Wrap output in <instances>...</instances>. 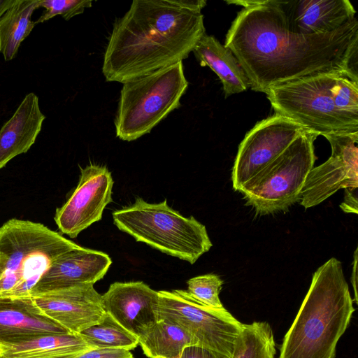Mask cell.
I'll use <instances>...</instances> for the list:
<instances>
[{"label": "cell", "mask_w": 358, "mask_h": 358, "mask_svg": "<svg viewBox=\"0 0 358 358\" xmlns=\"http://www.w3.org/2000/svg\"><path fill=\"white\" fill-rule=\"evenodd\" d=\"M242 6L224 45L238 59L250 88L272 87L319 74L341 73L358 82V21L330 33L292 31L273 0L227 1Z\"/></svg>", "instance_id": "cell-1"}, {"label": "cell", "mask_w": 358, "mask_h": 358, "mask_svg": "<svg viewBox=\"0 0 358 358\" xmlns=\"http://www.w3.org/2000/svg\"><path fill=\"white\" fill-rule=\"evenodd\" d=\"M203 0H135L113 25L103 54L108 82L125 83L188 57L206 33Z\"/></svg>", "instance_id": "cell-2"}, {"label": "cell", "mask_w": 358, "mask_h": 358, "mask_svg": "<svg viewBox=\"0 0 358 358\" xmlns=\"http://www.w3.org/2000/svg\"><path fill=\"white\" fill-rule=\"evenodd\" d=\"M342 264L331 258L313 273L278 358H335L355 310Z\"/></svg>", "instance_id": "cell-3"}, {"label": "cell", "mask_w": 358, "mask_h": 358, "mask_svg": "<svg viewBox=\"0 0 358 358\" xmlns=\"http://www.w3.org/2000/svg\"><path fill=\"white\" fill-rule=\"evenodd\" d=\"M78 246L41 223L9 220L0 227V295L30 296L53 262Z\"/></svg>", "instance_id": "cell-4"}, {"label": "cell", "mask_w": 358, "mask_h": 358, "mask_svg": "<svg viewBox=\"0 0 358 358\" xmlns=\"http://www.w3.org/2000/svg\"><path fill=\"white\" fill-rule=\"evenodd\" d=\"M112 215L114 224L136 241L191 264L213 245L206 227L193 216H182L166 199L150 203L137 197Z\"/></svg>", "instance_id": "cell-5"}, {"label": "cell", "mask_w": 358, "mask_h": 358, "mask_svg": "<svg viewBox=\"0 0 358 358\" xmlns=\"http://www.w3.org/2000/svg\"><path fill=\"white\" fill-rule=\"evenodd\" d=\"M188 85L182 62L124 83L114 120L116 136L132 141L150 133L181 106Z\"/></svg>", "instance_id": "cell-6"}, {"label": "cell", "mask_w": 358, "mask_h": 358, "mask_svg": "<svg viewBox=\"0 0 358 358\" xmlns=\"http://www.w3.org/2000/svg\"><path fill=\"white\" fill-rule=\"evenodd\" d=\"M337 74L341 73L303 78L272 87L266 94L276 113L317 136L358 132V119L340 110L332 99L331 88Z\"/></svg>", "instance_id": "cell-7"}, {"label": "cell", "mask_w": 358, "mask_h": 358, "mask_svg": "<svg viewBox=\"0 0 358 358\" xmlns=\"http://www.w3.org/2000/svg\"><path fill=\"white\" fill-rule=\"evenodd\" d=\"M317 135L303 131L241 192L257 214L286 210L299 201L307 175L314 167V141Z\"/></svg>", "instance_id": "cell-8"}, {"label": "cell", "mask_w": 358, "mask_h": 358, "mask_svg": "<svg viewBox=\"0 0 358 358\" xmlns=\"http://www.w3.org/2000/svg\"><path fill=\"white\" fill-rule=\"evenodd\" d=\"M159 320L176 324L191 334L199 345L231 358L243 323L224 308L205 306L187 291L158 292Z\"/></svg>", "instance_id": "cell-9"}, {"label": "cell", "mask_w": 358, "mask_h": 358, "mask_svg": "<svg viewBox=\"0 0 358 358\" xmlns=\"http://www.w3.org/2000/svg\"><path fill=\"white\" fill-rule=\"evenodd\" d=\"M303 131L299 124L276 113L258 122L239 144L231 173L234 189L241 192Z\"/></svg>", "instance_id": "cell-10"}, {"label": "cell", "mask_w": 358, "mask_h": 358, "mask_svg": "<svg viewBox=\"0 0 358 358\" xmlns=\"http://www.w3.org/2000/svg\"><path fill=\"white\" fill-rule=\"evenodd\" d=\"M323 136L330 143L331 155L307 175L299 199L305 208L321 203L340 189L358 187V132Z\"/></svg>", "instance_id": "cell-11"}, {"label": "cell", "mask_w": 358, "mask_h": 358, "mask_svg": "<svg viewBox=\"0 0 358 358\" xmlns=\"http://www.w3.org/2000/svg\"><path fill=\"white\" fill-rule=\"evenodd\" d=\"M80 169L76 188L57 208L54 218L59 231L73 238L101 220L104 208L112 202L114 183L106 166L91 164Z\"/></svg>", "instance_id": "cell-12"}, {"label": "cell", "mask_w": 358, "mask_h": 358, "mask_svg": "<svg viewBox=\"0 0 358 358\" xmlns=\"http://www.w3.org/2000/svg\"><path fill=\"white\" fill-rule=\"evenodd\" d=\"M101 302L106 313L138 340L159 321L158 292L141 281L111 284Z\"/></svg>", "instance_id": "cell-13"}, {"label": "cell", "mask_w": 358, "mask_h": 358, "mask_svg": "<svg viewBox=\"0 0 358 358\" xmlns=\"http://www.w3.org/2000/svg\"><path fill=\"white\" fill-rule=\"evenodd\" d=\"M32 298L47 316L74 334L99 323L106 313L101 295L92 284L80 285Z\"/></svg>", "instance_id": "cell-14"}, {"label": "cell", "mask_w": 358, "mask_h": 358, "mask_svg": "<svg viewBox=\"0 0 358 358\" xmlns=\"http://www.w3.org/2000/svg\"><path fill=\"white\" fill-rule=\"evenodd\" d=\"M106 253L78 245L59 256L30 292L31 297L83 284L94 285L108 271Z\"/></svg>", "instance_id": "cell-15"}, {"label": "cell", "mask_w": 358, "mask_h": 358, "mask_svg": "<svg viewBox=\"0 0 358 358\" xmlns=\"http://www.w3.org/2000/svg\"><path fill=\"white\" fill-rule=\"evenodd\" d=\"M70 333L47 316L31 296L0 295V348L33 338Z\"/></svg>", "instance_id": "cell-16"}, {"label": "cell", "mask_w": 358, "mask_h": 358, "mask_svg": "<svg viewBox=\"0 0 358 358\" xmlns=\"http://www.w3.org/2000/svg\"><path fill=\"white\" fill-rule=\"evenodd\" d=\"M289 28L303 35L333 32L355 18L348 0H273Z\"/></svg>", "instance_id": "cell-17"}, {"label": "cell", "mask_w": 358, "mask_h": 358, "mask_svg": "<svg viewBox=\"0 0 358 358\" xmlns=\"http://www.w3.org/2000/svg\"><path fill=\"white\" fill-rule=\"evenodd\" d=\"M45 119L38 97L34 92L27 94L13 115L0 129V169L15 157L29 150Z\"/></svg>", "instance_id": "cell-18"}, {"label": "cell", "mask_w": 358, "mask_h": 358, "mask_svg": "<svg viewBox=\"0 0 358 358\" xmlns=\"http://www.w3.org/2000/svg\"><path fill=\"white\" fill-rule=\"evenodd\" d=\"M192 52L201 66L210 67L217 74L226 98L250 88V80L238 59L213 36L205 33Z\"/></svg>", "instance_id": "cell-19"}, {"label": "cell", "mask_w": 358, "mask_h": 358, "mask_svg": "<svg viewBox=\"0 0 358 358\" xmlns=\"http://www.w3.org/2000/svg\"><path fill=\"white\" fill-rule=\"evenodd\" d=\"M1 349L4 358H76L92 348L79 334L70 332L43 336Z\"/></svg>", "instance_id": "cell-20"}, {"label": "cell", "mask_w": 358, "mask_h": 358, "mask_svg": "<svg viewBox=\"0 0 358 358\" xmlns=\"http://www.w3.org/2000/svg\"><path fill=\"white\" fill-rule=\"evenodd\" d=\"M39 0H15L0 17V53L6 62L14 59L22 42L36 23L31 20Z\"/></svg>", "instance_id": "cell-21"}, {"label": "cell", "mask_w": 358, "mask_h": 358, "mask_svg": "<svg viewBox=\"0 0 358 358\" xmlns=\"http://www.w3.org/2000/svg\"><path fill=\"white\" fill-rule=\"evenodd\" d=\"M138 343L150 358H175L185 347L199 345L187 330L164 320H159Z\"/></svg>", "instance_id": "cell-22"}, {"label": "cell", "mask_w": 358, "mask_h": 358, "mask_svg": "<svg viewBox=\"0 0 358 358\" xmlns=\"http://www.w3.org/2000/svg\"><path fill=\"white\" fill-rule=\"evenodd\" d=\"M275 342L266 322L243 324L235 340L231 358H274Z\"/></svg>", "instance_id": "cell-23"}, {"label": "cell", "mask_w": 358, "mask_h": 358, "mask_svg": "<svg viewBox=\"0 0 358 358\" xmlns=\"http://www.w3.org/2000/svg\"><path fill=\"white\" fill-rule=\"evenodd\" d=\"M92 348L134 349L138 338L117 322L108 313L99 323L79 333Z\"/></svg>", "instance_id": "cell-24"}, {"label": "cell", "mask_w": 358, "mask_h": 358, "mask_svg": "<svg viewBox=\"0 0 358 358\" xmlns=\"http://www.w3.org/2000/svg\"><path fill=\"white\" fill-rule=\"evenodd\" d=\"M187 284L189 295L201 304L213 308H224L219 296L223 280L217 275L196 276L188 280Z\"/></svg>", "instance_id": "cell-25"}, {"label": "cell", "mask_w": 358, "mask_h": 358, "mask_svg": "<svg viewBox=\"0 0 358 358\" xmlns=\"http://www.w3.org/2000/svg\"><path fill=\"white\" fill-rule=\"evenodd\" d=\"M336 106L351 117L358 119V82L346 75L334 76L331 88Z\"/></svg>", "instance_id": "cell-26"}, {"label": "cell", "mask_w": 358, "mask_h": 358, "mask_svg": "<svg viewBox=\"0 0 358 358\" xmlns=\"http://www.w3.org/2000/svg\"><path fill=\"white\" fill-rule=\"evenodd\" d=\"M90 0H39L38 7L45 10L36 24L45 22L56 15H61L65 20L83 13L85 8L92 7Z\"/></svg>", "instance_id": "cell-27"}, {"label": "cell", "mask_w": 358, "mask_h": 358, "mask_svg": "<svg viewBox=\"0 0 358 358\" xmlns=\"http://www.w3.org/2000/svg\"><path fill=\"white\" fill-rule=\"evenodd\" d=\"M76 358H134L130 350L122 348L90 349Z\"/></svg>", "instance_id": "cell-28"}, {"label": "cell", "mask_w": 358, "mask_h": 358, "mask_svg": "<svg viewBox=\"0 0 358 358\" xmlns=\"http://www.w3.org/2000/svg\"><path fill=\"white\" fill-rule=\"evenodd\" d=\"M175 358H229L199 345L185 347Z\"/></svg>", "instance_id": "cell-29"}, {"label": "cell", "mask_w": 358, "mask_h": 358, "mask_svg": "<svg viewBox=\"0 0 358 358\" xmlns=\"http://www.w3.org/2000/svg\"><path fill=\"white\" fill-rule=\"evenodd\" d=\"M356 189H345V198L341 204V209L345 213H354L357 214V195L353 193Z\"/></svg>", "instance_id": "cell-30"}, {"label": "cell", "mask_w": 358, "mask_h": 358, "mask_svg": "<svg viewBox=\"0 0 358 358\" xmlns=\"http://www.w3.org/2000/svg\"><path fill=\"white\" fill-rule=\"evenodd\" d=\"M357 250L355 252V261H354V266H353V271H352V283L354 288V292H355V301L356 303H357Z\"/></svg>", "instance_id": "cell-31"}, {"label": "cell", "mask_w": 358, "mask_h": 358, "mask_svg": "<svg viewBox=\"0 0 358 358\" xmlns=\"http://www.w3.org/2000/svg\"><path fill=\"white\" fill-rule=\"evenodd\" d=\"M15 0H0V17Z\"/></svg>", "instance_id": "cell-32"}, {"label": "cell", "mask_w": 358, "mask_h": 358, "mask_svg": "<svg viewBox=\"0 0 358 358\" xmlns=\"http://www.w3.org/2000/svg\"><path fill=\"white\" fill-rule=\"evenodd\" d=\"M1 348H0V356H1Z\"/></svg>", "instance_id": "cell-33"}, {"label": "cell", "mask_w": 358, "mask_h": 358, "mask_svg": "<svg viewBox=\"0 0 358 358\" xmlns=\"http://www.w3.org/2000/svg\"><path fill=\"white\" fill-rule=\"evenodd\" d=\"M0 358H4L3 357H2L1 355L0 356Z\"/></svg>", "instance_id": "cell-34"}]
</instances>
